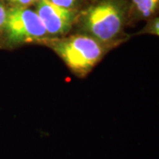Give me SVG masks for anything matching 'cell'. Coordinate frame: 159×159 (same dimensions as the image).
I'll return each instance as SVG.
<instances>
[{
	"label": "cell",
	"mask_w": 159,
	"mask_h": 159,
	"mask_svg": "<svg viewBox=\"0 0 159 159\" xmlns=\"http://www.w3.org/2000/svg\"><path fill=\"white\" fill-rule=\"evenodd\" d=\"M56 52L74 74L86 76L97 66L109 46L84 33L51 38L43 43Z\"/></svg>",
	"instance_id": "1"
},
{
	"label": "cell",
	"mask_w": 159,
	"mask_h": 159,
	"mask_svg": "<svg viewBox=\"0 0 159 159\" xmlns=\"http://www.w3.org/2000/svg\"><path fill=\"white\" fill-rule=\"evenodd\" d=\"M125 20V7L121 0H100L80 16L79 25L84 34L108 46L119 41Z\"/></svg>",
	"instance_id": "2"
},
{
	"label": "cell",
	"mask_w": 159,
	"mask_h": 159,
	"mask_svg": "<svg viewBox=\"0 0 159 159\" xmlns=\"http://www.w3.org/2000/svg\"><path fill=\"white\" fill-rule=\"evenodd\" d=\"M50 39L36 11L25 6H8L0 47L13 48L24 43H43Z\"/></svg>",
	"instance_id": "3"
},
{
	"label": "cell",
	"mask_w": 159,
	"mask_h": 159,
	"mask_svg": "<svg viewBox=\"0 0 159 159\" xmlns=\"http://www.w3.org/2000/svg\"><path fill=\"white\" fill-rule=\"evenodd\" d=\"M35 11L51 38L65 36L77 20L76 9L56 6L48 0L35 3Z\"/></svg>",
	"instance_id": "4"
},
{
	"label": "cell",
	"mask_w": 159,
	"mask_h": 159,
	"mask_svg": "<svg viewBox=\"0 0 159 159\" xmlns=\"http://www.w3.org/2000/svg\"><path fill=\"white\" fill-rule=\"evenodd\" d=\"M134 9L141 18H148L156 12L159 0H131Z\"/></svg>",
	"instance_id": "5"
},
{
	"label": "cell",
	"mask_w": 159,
	"mask_h": 159,
	"mask_svg": "<svg viewBox=\"0 0 159 159\" xmlns=\"http://www.w3.org/2000/svg\"><path fill=\"white\" fill-rule=\"evenodd\" d=\"M56 6H61L68 9H75V6L79 4L81 0H48Z\"/></svg>",
	"instance_id": "6"
},
{
	"label": "cell",
	"mask_w": 159,
	"mask_h": 159,
	"mask_svg": "<svg viewBox=\"0 0 159 159\" xmlns=\"http://www.w3.org/2000/svg\"><path fill=\"white\" fill-rule=\"evenodd\" d=\"M6 3H8L10 6H25L29 7V6L35 4L39 0H5Z\"/></svg>",
	"instance_id": "7"
},
{
	"label": "cell",
	"mask_w": 159,
	"mask_h": 159,
	"mask_svg": "<svg viewBox=\"0 0 159 159\" xmlns=\"http://www.w3.org/2000/svg\"><path fill=\"white\" fill-rule=\"evenodd\" d=\"M146 32H147V33H149V34H153L158 35V18L155 19L153 21L149 24L148 30H147Z\"/></svg>",
	"instance_id": "8"
},
{
	"label": "cell",
	"mask_w": 159,
	"mask_h": 159,
	"mask_svg": "<svg viewBox=\"0 0 159 159\" xmlns=\"http://www.w3.org/2000/svg\"><path fill=\"white\" fill-rule=\"evenodd\" d=\"M6 1L5 0H0V6H3V5H6Z\"/></svg>",
	"instance_id": "9"
}]
</instances>
